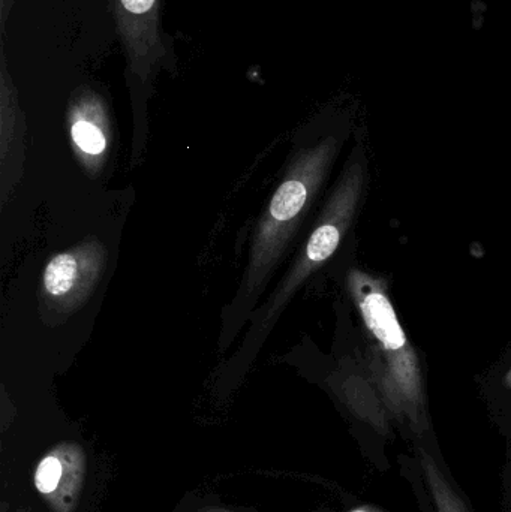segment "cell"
Masks as SVG:
<instances>
[{
  "label": "cell",
  "mask_w": 511,
  "mask_h": 512,
  "mask_svg": "<svg viewBox=\"0 0 511 512\" xmlns=\"http://www.w3.org/2000/svg\"><path fill=\"white\" fill-rule=\"evenodd\" d=\"M15 3H17V0H0V32H2V38L5 36L6 23H8L9 15H11Z\"/></svg>",
  "instance_id": "9c48e42d"
},
{
  "label": "cell",
  "mask_w": 511,
  "mask_h": 512,
  "mask_svg": "<svg viewBox=\"0 0 511 512\" xmlns=\"http://www.w3.org/2000/svg\"><path fill=\"white\" fill-rule=\"evenodd\" d=\"M336 150L338 141L329 137L297 153L291 162L255 228L242 283L224 315L222 346L230 345L248 316L254 313L255 304L269 285L270 277L282 261L303 215L320 189Z\"/></svg>",
  "instance_id": "6da1fadb"
},
{
  "label": "cell",
  "mask_w": 511,
  "mask_h": 512,
  "mask_svg": "<svg viewBox=\"0 0 511 512\" xmlns=\"http://www.w3.org/2000/svg\"><path fill=\"white\" fill-rule=\"evenodd\" d=\"M69 137L75 153L89 171H99L107 159L111 117L107 99L90 86H80L69 98L66 111Z\"/></svg>",
  "instance_id": "8992f818"
},
{
  "label": "cell",
  "mask_w": 511,
  "mask_h": 512,
  "mask_svg": "<svg viewBox=\"0 0 511 512\" xmlns=\"http://www.w3.org/2000/svg\"><path fill=\"white\" fill-rule=\"evenodd\" d=\"M419 460L434 512H471L431 453L419 448Z\"/></svg>",
  "instance_id": "52a82bcc"
},
{
  "label": "cell",
  "mask_w": 511,
  "mask_h": 512,
  "mask_svg": "<svg viewBox=\"0 0 511 512\" xmlns=\"http://www.w3.org/2000/svg\"><path fill=\"white\" fill-rule=\"evenodd\" d=\"M354 512H381V511L375 510V508H360V510H356Z\"/></svg>",
  "instance_id": "30bf717a"
},
{
  "label": "cell",
  "mask_w": 511,
  "mask_h": 512,
  "mask_svg": "<svg viewBox=\"0 0 511 512\" xmlns=\"http://www.w3.org/2000/svg\"><path fill=\"white\" fill-rule=\"evenodd\" d=\"M363 174L359 165H353L345 174L344 179L336 188L332 200L327 204L321 215L317 227L306 240L302 252L291 265V270L285 274L269 300L252 313V325L243 339L239 351L234 355L231 363L246 364L254 361L260 352L261 346L266 342L272 328L278 322L279 316L290 303L297 289L308 280L314 271H317L330 256L335 254L353 219L362 192Z\"/></svg>",
  "instance_id": "3957f363"
},
{
  "label": "cell",
  "mask_w": 511,
  "mask_h": 512,
  "mask_svg": "<svg viewBox=\"0 0 511 512\" xmlns=\"http://www.w3.org/2000/svg\"><path fill=\"white\" fill-rule=\"evenodd\" d=\"M350 289L362 313L378 355V388L387 408L398 421H407L416 432L425 427V391L419 361L405 337L392 301L377 280L351 271Z\"/></svg>",
  "instance_id": "7a4b0ae2"
},
{
  "label": "cell",
  "mask_w": 511,
  "mask_h": 512,
  "mask_svg": "<svg viewBox=\"0 0 511 512\" xmlns=\"http://www.w3.org/2000/svg\"><path fill=\"white\" fill-rule=\"evenodd\" d=\"M105 261L107 251L95 240L53 256L42 274V294L59 312L77 309L101 279Z\"/></svg>",
  "instance_id": "5b68a950"
},
{
  "label": "cell",
  "mask_w": 511,
  "mask_h": 512,
  "mask_svg": "<svg viewBox=\"0 0 511 512\" xmlns=\"http://www.w3.org/2000/svg\"><path fill=\"white\" fill-rule=\"evenodd\" d=\"M161 3L162 0H108L129 84L149 86L162 71L176 68L173 41L162 27Z\"/></svg>",
  "instance_id": "277c9868"
},
{
  "label": "cell",
  "mask_w": 511,
  "mask_h": 512,
  "mask_svg": "<svg viewBox=\"0 0 511 512\" xmlns=\"http://www.w3.org/2000/svg\"><path fill=\"white\" fill-rule=\"evenodd\" d=\"M60 478H62V465L59 460L56 457H47L39 463L38 471H36V489L44 495L54 492L59 486Z\"/></svg>",
  "instance_id": "ba28073f"
}]
</instances>
